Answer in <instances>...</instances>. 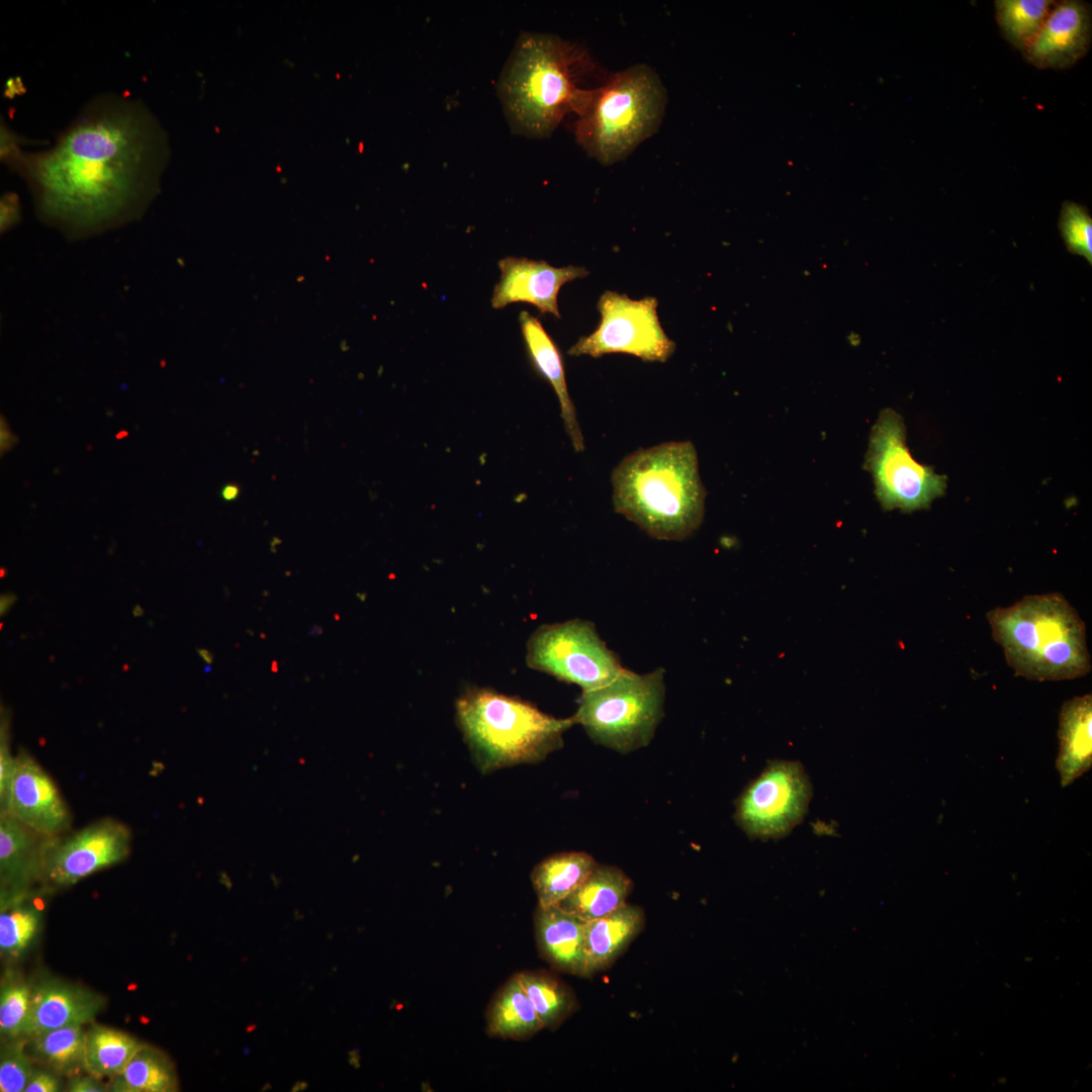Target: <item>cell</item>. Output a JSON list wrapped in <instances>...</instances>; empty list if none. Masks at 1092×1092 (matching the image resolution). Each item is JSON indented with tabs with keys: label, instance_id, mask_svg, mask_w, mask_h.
Returning a JSON list of instances; mask_svg holds the SVG:
<instances>
[{
	"label": "cell",
	"instance_id": "obj_1",
	"mask_svg": "<svg viewBox=\"0 0 1092 1092\" xmlns=\"http://www.w3.org/2000/svg\"><path fill=\"white\" fill-rule=\"evenodd\" d=\"M157 120L121 98L90 104L42 153L17 164L43 218L72 236L123 223L148 205L159 183Z\"/></svg>",
	"mask_w": 1092,
	"mask_h": 1092
},
{
	"label": "cell",
	"instance_id": "obj_2",
	"mask_svg": "<svg viewBox=\"0 0 1092 1092\" xmlns=\"http://www.w3.org/2000/svg\"><path fill=\"white\" fill-rule=\"evenodd\" d=\"M599 66L581 46L559 36L523 32L504 67L498 94L512 130L549 136L568 113L577 115L595 87H582Z\"/></svg>",
	"mask_w": 1092,
	"mask_h": 1092
},
{
	"label": "cell",
	"instance_id": "obj_3",
	"mask_svg": "<svg viewBox=\"0 0 1092 1092\" xmlns=\"http://www.w3.org/2000/svg\"><path fill=\"white\" fill-rule=\"evenodd\" d=\"M612 485L615 511L653 538L680 541L703 522L706 491L690 441L629 454L614 468Z\"/></svg>",
	"mask_w": 1092,
	"mask_h": 1092
},
{
	"label": "cell",
	"instance_id": "obj_4",
	"mask_svg": "<svg viewBox=\"0 0 1092 1092\" xmlns=\"http://www.w3.org/2000/svg\"><path fill=\"white\" fill-rule=\"evenodd\" d=\"M993 639L1017 676L1037 681L1083 677L1091 670L1085 622L1059 593L1025 596L987 613Z\"/></svg>",
	"mask_w": 1092,
	"mask_h": 1092
},
{
	"label": "cell",
	"instance_id": "obj_5",
	"mask_svg": "<svg viewBox=\"0 0 1092 1092\" xmlns=\"http://www.w3.org/2000/svg\"><path fill=\"white\" fill-rule=\"evenodd\" d=\"M456 717L474 760L483 772L537 762L563 744L574 723L559 719L519 698L493 690H467L456 703Z\"/></svg>",
	"mask_w": 1092,
	"mask_h": 1092
},
{
	"label": "cell",
	"instance_id": "obj_6",
	"mask_svg": "<svg viewBox=\"0 0 1092 1092\" xmlns=\"http://www.w3.org/2000/svg\"><path fill=\"white\" fill-rule=\"evenodd\" d=\"M666 103L665 87L648 65L610 74L576 115L575 140L590 158L610 166L658 130Z\"/></svg>",
	"mask_w": 1092,
	"mask_h": 1092
},
{
	"label": "cell",
	"instance_id": "obj_7",
	"mask_svg": "<svg viewBox=\"0 0 1092 1092\" xmlns=\"http://www.w3.org/2000/svg\"><path fill=\"white\" fill-rule=\"evenodd\" d=\"M664 669L639 674L624 667L611 682L582 691L572 719L598 744L628 753L647 746L663 716Z\"/></svg>",
	"mask_w": 1092,
	"mask_h": 1092
},
{
	"label": "cell",
	"instance_id": "obj_8",
	"mask_svg": "<svg viewBox=\"0 0 1092 1092\" xmlns=\"http://www.w3.org/2000/svg\"><path fill=\"white\" fill-rule=\"evenodd\" d=\"M864 468L872 473L876 496L886 511L927 509L946 487L945 476L912 458L904 421L892 408L880 413L871 431Z\"/></svg>",
	"mask_w": 1092,
	"mask_h": 1092
},
{
	"label": "cell",
	"instance_id": "obj_9",
	"mask_svg": "<svg viewBox=\"0 0 1092 1092\" xmlns=\"http://www.w3.org/2000/svg\"><path fill=\"white\" fill-rule=\"evenodd\" d=\"M526 663L582 691L611 682L624 669L594 623L580 619L538 627L527 642Z\"/></svg>",
	"mask_w": 1092,
	"mask_h": 1092
},
{
	"label": "cell",
	"instance_id": "obj_10",
	"mask_svg": "<svg viewBox=\"0 0 1092 1092\" xmlns=\"http://www.w3.org/2000/svg\"><path fill=\"white\" fill-rule=\"evenodd\" d=\"M657 299L639 300L616 291H605L598 302L601 323L597 330L568 350L572 356L594 358L606 354L633 355L647 362H665L675 344L664 333L657 314Z\"/></svg>",
	"mask_w": 1092,
	"mask_h": 1092
},
{
	"label": "cell",
	"instance_id": "obj_11",
	"mask_svg": "<svg viewBox=\"0 0 1092 1092\" xmlns=\"http://www.w3.org/2000/svg\"><path fill=\"white\" fill-rule=\"evenodd\" d=\"M811 797L809 777L799 761L774 760L739 797L735 820L751 838H782L802 822Z\"/></svg>",
	"mask_w": 1092,
	"mask_h": 1092
},
{
	"label": "cell",
	"instance_id": "obj_12",
	"mask_svg": "<svg viewBox=\"0 0 1092 1092\" xmlns=\"http://www.w3.org/2000/svg\"><path fill=\"white\" fill-rule=\"evenodd\" d=\"M131 832L122 822L103 818L67 837L54 836L47 847L42 883L70 887L124 860L131 848Z\"/></svg>",
	"mask_w": 1092,
	"mask_h": 1092
},
{
	"label": "cell",
	"instance_id": "obj_13",
	"mask_svg": "<svg viewBox=\"0 0 1092 1092\" xmlns=\"http://www.w3.org/2000/svg\"><path fill=\"white\" fill-rule=\"evenodd\" d=\"M5 811L33 831L60 836L72 824V813L52 777L27 752L16 754L9 788L0 801Z\"/></svg>",
	"mask_w": 1092,
	"mask_h": 1092
},
{
	"label": "cell",
	"instance_id": "obj_14",
	"mask_svg": "<svg viewBox=\"0 0 1092 1092\" xmlns=\"http://www.w3.org/2000/svg\"><path fill=\"white\" fill-rule=\"evenodd\" d=\"M500 277L491 296V306L499 309L514 302H527L545 314L560 318L558 293L561 286L588 275L584 267H553L545 261L506 257L498 262Z\"/></svg>",
	"mask_w": 1092,
	"mask_h": 1092
},
{
	"label": "cell",
	"instance_id": "obj_15",
	"mask_svg": "<svg viewBox=\"0 0 1092 1092\" xmlns=\"http://www.w3.org/2000/svg\"><path fill=\"white\" fill-rule=\"evenodd\" d=\"M1092 13L1080 0L1056 2L1039 32L1022 53L1026 62L1038 69H1066L1089 51Z\"/></svg>",
	"mask_w": 1092,
	"mask_h": 1092
},
{
	"label": "cell",
	"instance_id": "obj_16",
	"mask_svg": "<svg viewBox=\"0 0 1092 1092\" xmlns=\"http://www.w3.org/2000/svg\"><path fill=\"white\" fill-rule=\"evenodd\" d=\"M104 1005L105 1000L99 993L61 979L41 978L31 986L23 1037L71 1024L92 1022Z\"/></svg>",
	"mask_w": 1092,
	"mask_h": 1092
},
{
	"label": "cell",
	"instance_id": "obj_17",
	"mask_svg": "<svg viewBox=\"0 0 1092 1092\" xmlns=\"http://www.w3.org/2000/svg\"><path fill=\"white\" fill-rule=\"evenodd\" d=\"M51 838L0 811L1 902L26 895L32 892L34 883H42L44 854Z\"/></svg>",
	"mask_w": 1092,
	"mask_h": 1092
},
{
	"label": "cell",
	"instance_id": "obj_18",
	"mask_svg": "<svg viewBox=\"0 0 1092 1092\" xmlns=\"http://www.w3.org/2000/svg\"><path fill=\"white\" fill-rule=\"evenodd\" d=\"M584 924L557 905H538L534 930L540 957L560 972L585 977Z\"/></svg>",
	"mask_w": 1092,
	"mask_h": 1092
},
{
	"label": "cell",
	"instance_id": "obj_19",
	"mask_svg": "<svg viewBox=\"0 0 1092 1092\" xmlns=\"http://www.w3.org/2000/svg\"><path fill=\"white\" fill-rule=\"evenodd\" d=\"M519 322L530 361L540 376L552 386L573 449L576 452H582L584 450L583 436L568 392L561 353L538 318L528 311H521Z\"/></svg>",
	"mask_w": 1092,
	"mask_h": 1092
},
{
	"label": "cell",
	"instance_id": "obj_20",
	"mask_svg": "<svg viewBox=\"0 0 1092 1092\" xmlns=\"http://www.w3.org/2000/svg\"><path fill=\"white\" fill-rule=\"evenodd\" d=\"M645 923L642 908L624 904L584 924L585 977L610 968L639 935Z\"/></svg>",
	"mask_w": 1092,
	"mask_h": 1092
},
{
	"label": "cell",
	"instance_id": "obj_21",
	"mask_svg": "<svg viewBox=\"0 0 1092 1092\" xmlns=\"http://www.w3.org/2000/svg\"><path fill=\"white\" fill-rule=\"evenodd\" d=\"M1059 755L1056 760L1062 787L1071 785L1092 764V696L1066 701L1060 711Z\"/></svg>",
	"mask_w": 1092,
	"mask_h": 1092
},
{
	"label": "cell",
	"instance_id": "obj_22",
	"mask_svg": "<svg viewBox=\"0 0 1092 1092\" xmlns=\"http://www.w3.org/2000/svg\"><path fill=\"white\" fill-rule=\"evenodd\" d=\"M632 887L631 879L620 869L597 863L583 883L557 906L588 922L626 904Z\"/></svg>",
	"mask_w": 1092,
	"mask_h": 1092
},
{
	"label": "cell",
	"instance_id": "obj_23",
	"mask_svg": "<svg viewBox=\"0 0 1092 1092\" xmlns=\"http://www.w3.org/2000/svg\"><path fill=\"white\" fill-rule=\"evenodd\" d=\"M532 1001L517 975L492 997L485 1013V1032L491 1037L524 1040L543 1029Z\"/></svg>",
	"mask_w": 1092,
	"mask_h": 1092
},
{
	"label": "cell",
	"instance_id": "obj_24",
	"mask_svg": "<svg viewBox=\"0 0 1092 1092\" xmlns=\"http://www.w3.org/2000/svg\"><path fill=\"white\" fill-rule=\"evenodd\" d=\"M597 866L585 852H561L538 863L531 875L538 905H557L588 877Z\"/></svg>",
	"mask_w": 1092,
	"mask_h": 1092
},
{
	"label": "cell",
	"instance_id": "obj_25",
	"mask_svg": "<svg viewBox=\"0 0 1092 1092\" xmlns=\"http://www.w3.org/2000/svg\"><path fill=\"white\" fill-rule=\"evenodd\" d=\"M143 1045L126 1032L94 1024L86 1031L84 1070L99 1080L113 1079Z\"/></svg>",
	"mask_w": 1092,
	"mask_h": 1092
},
{
	"label": "cell",
	"instance_id": "obj_26",
	"mask_svg": "<svg viewBox=\"0 0 1092 1092\" xmlns=\"http://www.w3.org/2000/svg\"><path fill=\"white\" fill-rule=\"evenodd\" d=\"M26 1039L33 1058L55 1073L70 1078L85 1071L86 1031L82 1024L51 1029Z\"/></svg>",
	"mask_w": 1092,
	"mask_h": 1092
},
{
	"label": "cell",
	"instance_id": "obj_27",
	"mask_svg": "<svg viewBox=\"0 0 1092 1092\" xmlns=\"http://www.w3.org/2000/svg\"><path fill=\"white\" fill-rule=\"evenodd\" d=\"M532 1001L544 1028L555 1029L578 1007L573 990L558 977L543 970L516 974Z\"/></svg>",
	"mask_w": 1092,
	"mask_h": 1092
},
{
	"label": "cell",
	"instance_id": "obj_28",
	"mask_svg": "<svg viewBox=\"0 0 1092 1092\" xmlns=\"http://www.w3.org/2000/svg\"><path fill=\"white\" fill-rule=\"evenodd\" d=\"M33 892L1 902L0 951L4 958L21 957L40 930L43 909L33 900Z\"/></svg>",
	"mask_w": 1092,
	"mask_h": 1092
},
{
	"label": "cell",
	"instance_id": "obj_29",
	"mask_svg": "<svg viewBox=\"0 0 1092 1092\" xmlns=\"http://www.w3.org/2000/svg\"><path fill=\"white\" fill-rule=\"evenodd\" d=\"M109 1088L115 1092H172L177 1090V1078L166 1056L144 1044Z\"/></svg>",
	"mask_w": 1092,
	"mask_h": 1092
},
{
	"label": "cell",
	"instance_id": "obj_30",
	"mask_svg": "<svg viewBox=\"0 0 1092 1092\" xmlns=\"http://www.w3.org/2000/svg\"><path fill=\"white\" fill-rule=\"evenodd\" d=\"M1052 0H996L995 15L1005 39L1023 53L1055 6Z\"/></svg>",
	"mask_w": 1092,
	"mask_h": 1092
},
{
	"label": "cell",
	"instance_id": "obj_31",
	"mask_svg": "<svg viewBox=\"0 0 1092 1092\" xmlns=\"http://www.w3.org/2000/svg\"><path fill=\"white\" fill-rule=\"evenodd\" d=\"M31 986L19 975L6 973L0 988V1033L4 1039L23 1037L29 1013Z\"/></svg>",
	"mask_w": 1092,
	"mask_h": 1092
},
{
	"label": "cell",
	"instance_id": "obj_32",
	"mask_svg": "<svg viewBox=\"0 0 1092 1092\" xmlns=\"http://www.w3.org/2000/svg\"><path fill=\"white\" fill-rule=\"evenodd\" d=\"M1059 230L1071 254L1092 264V217L1084 205L1066 200L1062 204Z\"/></svg>",
	"mask_w": 1092,
	"mask_h": 1092
},
{
	"label": "cell",
	"instance_id": "obj_33",
	"mask_svg": "<svg viewBox=\"0 0 1092 1092\" xmlns=\"http://www.w3.org/2000/svg\"><path fill=\"white\" fill-rule=\"evenodd\" d=\"M26 1038L5 1039L0 1053V1091L24 1092L34 1070L26 1051Z\"/></svg>",
	"mask_w": 1092,
	"mask_h": 1092
},
{
	"label": "cell",
	"instance_id": "obj_34",
	"mask_svg": "<svg viewBox=\"0 0 1092 1092\" xmlns=\"http://www.w3.org/2000/svg\"><path fill=\"white\" fill-rule=\"evenodd\" d=\"M16 764V755L10 748V734L7 719L1 720L0 729V801L4 799L9 788Z\"/></svg>",
	"mask_w": 1092,
	"mask_h": 1092
},
{
	"label": "cell",
	"instance_id": "obj_35",
	"mask_svg": "<svg viewBox=\"0 0 1092 1092\" xmlns=\"http://www.w3.org/2000/svg\"><path fill=\"white\" fill-rule=\"evenodd\" d=\"M63 1090L59 1074L34 1068L24 1092H59Z\"/></svg>",
	"mask_w": 1092,
	"mask_h": 1092
},
{
	"label": "cell",
	"instance_id": "obj_36",
	"mask_svg": "<svg viewBox=\"0 0 1092 1092\" xmlns=\"http://www.w3.org/2000/svg\"><path fill=\"white\" fill-rule=\"evenodd\" d=\"M66 1090L69 1092L106 1091L105 1087L100 1083V1080L89 1074H87L86 1076H81L80 1074H78L70 1077Z\"/></svg>",
	"mask_w": 1092,
	"mask_h": 1092
},
{
	"label": "cell",
	"instance_id": "obj_37",
	"mask_svg": "<svg viewBox=\"0 0 1092 1092\" xmlns=\"http://www.w3.org/2000/svg\"><path fill=\"white\" fill-rule=\"evenodd\" d=\"M240 492L241 488L238 484L228 483L221 488L220 495L223 500L233 502L239 497Z\"/></svg>",
	"mask_w": 1092,
	"mask_h": 1092
},
{
	"label": "cell",
	"instance_id": "obj_38",
	"mask_svg": "<svg viewBox=\"0 0 1092 1092\" xmlns=\"http://www.w3.org/2000/svg\"><path fill=\"white\" fill-rule=\"evenodd\" d=\"M16 601L17 597L13 593H5L1 597L0 602L1 615L3 616L4 614H6L12 608Z\"/></svg>",
	"mask_w": 1092,
	"mask_h": 1092
},
{
	"label": "cell",
	"instance_id": "obj_39",
	"mask_svg": "<svg viewBox=\"0 0 1092 1092\" xmlns=\"http://www.w3.org/2000/svg\"><path fill=\"white\" fill-rule=\"evenodd\" d=\"M197 652L207 664H210L213 661V654L209 650L198 648Z\"/></svg>",
	"mask_w": 1092,
	"mask_h": 1092
},
{
	"label": "cell",
	"instance_id": "obj_40",
	"mask_svg": "<svg viewBox=\"0 0 1092 1092\" xmlns=\"http://www.w3.org/2000/svg\"><path fill=\"white\" fill-rule=\"evenodd\" d=\"M132 613H133V616L140 617V616H143L144 611H143L142 607L135 606Z\"/></svg>",
	"mask_w": 1092,
	"mask_h": 1092
}]
</instances>
